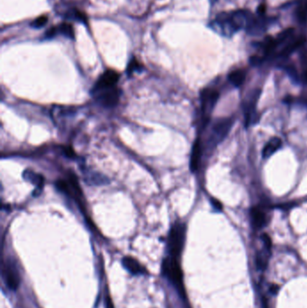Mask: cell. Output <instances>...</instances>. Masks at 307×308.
Masks as SVG:
<instances>
[{
    "instance_id": "ac0fdd59",
    "label": "cell",
    "mask_w": 307,
    "mask_h": 308,
    "mask_svg": "<svg viewBox=\"0 0 307 308\" xmlns=\"http://www.w3.org/2000/svg\"><path fill=\"white\" fill-rule=\"evenodd\" d=\"M229 81L235 86L237 88L241 87L242 84L244 83L245 78H246V71L242 69H238L235 71H231L229 74Z\"/></svg>"
},
{
    "instance_id": "9a60e30c",
    "label": "cell",
    "mask_w": 307,
    "mask_h": 308,
    "mask_svg": "<svg viewBox=\"0 0 307 308\" xmlns=\"http://www.w3.org/2000/svg\"><path fill=\"white\" fill-rule=\"evenodd\" d=\"M202 154H203V147H202L200 139H196V141L194 142L192 153H191V157H190V170H191V172H195L198 170Z\"/></svg>"
},
{
    "instance_id": "7a4b0ae2",
    "label": "cell",
    "mask_w": 307,
    "mask_h": 308,
    "mask_svg": "<svg viewBox=\"0 0 307 308\" xmlns=\"http://www.w3.org/2000/svg\"><path fill=\"white\" fill-rule=\"evenodd\" d=\"M186 240V225L181 222H177L172 225L168 236L167 247L170 256L178 259L183 250Z\"/></svg>"
},
{
    "instance_id": "d6986e66",
    "label": "cell",
    "mask_w": 307,
    "mask_h": 308,
    "mask_svg": "<svg viewBox=\"0 0 307 308\" xmlns=\"http://www.w3.org/2000/svg\"><path fill=\"white\" fill-rule=\"evenodd\" d=\"M297 19L304 23L307 21V0H300L296 10Z\"/></svg>"
},
{
    "instance_id": "ba28073f",
    "label": "cell",
    "mask_w": 307,
    "mask_h": 308,
    "mask_svg": "<svg viewBox=\"0 0 307 308\" xmlns=\"http://www.w3.org/2000/svg\"><path fill=\"white\" fill-rule=\"evenodd\" d=\"M260 96V90L256 89L252 93L248 96V98L244 104V113H245V118H246V125H253L256 123L257 117V102L259 100Z\"/></svg>"
},
{
    "instance_id": "603a6c76",
    "label": "cell",
    "mask_w": 307,
    "mask_h": 308,
    "mask_svg": "<svg viewBox=\"0 0 307 308\" xmlns=\"http://www.w3.org/2000/svg\"><path fill=\"white\" fill-rule=\"evenodd\" d=\"M211 202H212V205H213L214 208H216L217 210H222V204L220 203V201H218L217 199H215V198H212L211 199Z\"/></svg>"
},
{
    "instance_id": "7c38bea8",
    "label": "cell",
    "mask_w": 307,
    "mask_h": 308,
    "mask_svg": "<svg viewBox=\"0 0 307 308\" xmlns=\"http://www.w3.org/2000/svg\"><path fill=\"white\" fill-rule=\"evenodd\" d=\"M57 36H63L70 39H74L75 33H74L73 25L70 23H61L58 25L53 26L52 28H50L45 32L44 39L50 40Z\"/></svg>"
},
{
    "instance_id": "4fadbf2b",
    "label": "cell",
    "mask_w": 307,
    "mask_h": 308,
    "mask_svg": "<svg viewBox=\"0 0 307 308\" xmlns=\"http://www.w3.org/2000/svg\"><path fill=\"white\" fill-rule=\"evenodd\" d=\"M122 263L124 269L133 275H145L148 274L145 267L142 266L139 261L130 256H125L122 260Z\"/></svg>"
},
{
    "instance_id": "ffe728a7",
    "label": "cell",
    "mask_w": 307,
    "mask_h": 308,
    "mask_svg": "<svg viewBox=\"0 0 307 308\" xmlns=\"http://www.w3.org/2000/svg\"><path fill=\"white\" fill-rule=\"evenodd\" d=\"M66 18L68 19H73L77 20V22H86L87 18L84 16V14H81L78 10L76 9H71L65 14Z\"/></svg>"
},
{
    "instance_id": "e0dca14e",
    "label": "cell",
    "mask_w": 307,
    "mask_h": 308,
    "mask_svg": "<svg viewBox=\"0 0 307 308\" xmlns=\"http://www.w3.org/2000/svg\"><path fill=\"white\" fill-rule=\"evenodd\" d=\"M282 146V141L278 137H273L265 145L262 155L264 158H269L275 154Z\"/></svg>"
},
{
    "instance_id": "cb8c5ba5",
    "label": "cell",
    "mask_w": 307,
    "mask_h": 308,
    "mask_svg": "<svg viewBox=\"0 0 307 308\" xmlns=\"http://www.w3.org/2000/svg\"><path fill=\"white\" fill-rule=\"evenodd\" d=\"M107 308H114V305H113L112 301H111V299H110L109 296H107Z\"/></svg>"
},
{
    "instance_id": "2e32d148",
    "label": "cell",
    "mask_w": 307,
    "mask_h": 308,
    "mask_svg": "<svg viewBox=\"0 0 307 308\" xmlns=\"http://www.w3.org/2000/svg\"><path fill=\"white\" fill-rule=\"evenodd\" d=\"M23 177L25 180L29 181L30 183L36 186V190L41 192V189L43 187V182H44V178L41 175L37 174L31 170H26V171H24Z\"/></svg>"
},
{
    "instance_id": "8fae6325",
    "label": "cell",
    "mask_w": 307,
    "mask_h": 308,
    "mask_svg": "<svg viewBox=\"0 0 307 308\" xmlns=\"http://www.w3.org/2000/svg\"><path fill=\"white\" fill-rule=\"evenodd\" d=\"M3 276L6 286L11 290H17L20 285V275L17 267L11 261H6L3 267Z\"/></svg>"
},
{
    "instance_id": "5b68a950",
    "label": "cell",
    "mask_w": 307,
    "mask_h": 308,
    "mask_svg": "<svg viewBox=\"0 0 307 308\" xmlns=\"http://www.w3.org/2000/svg\"><path fill=\"white\" fill-rule=\"evenodd\" d=\"M57 189L64 193L67 196H71L75 201L77 202L78 206L83 208L84 206V198H83L82 191L77 182L76 176L70 172L67 179H59L56 181Z\"/></svg>"
},
{
    "instance_id": "52a82bcc",
    "label": "cell",
    "mask_w": 307,
    "mask_h": 308,
    "mask_svg": "<svg viewBox=\"0 0 307 308\" xmlns=\"http://www.w3.org/2000/svg\"><path fill=\"white\" fill-rule=\"evenodd\" d=\"M119 78H120V75L117 71H114V70H107L105 71L95 84L92 89L93 94L101 90L112 89L116 87Z\"/></svg>"
},
{
    "instance_id": "3957f363",
    "label": "cell",
    "mask_w": 307,
    "mask_h": 308,
    "mask_svg": "<svg viewBox=\"0 0 307 308\" xmlns=\"http://www.w3.org/2000/svg\"><path fill=\"white\" fill-rule=\"evenodd\" d=\"M162 273L167 279L171 280L176 286L179 292L184 295L183 275L181 268L178 262V259L172 256H168L163 260L161 266Z\"/></svg>"
},
{
    "instance_id": "9c48e42d",
    "label": "cell",
    "mask_w": 307,
    "mask_h": 308,
    "mask_svg": "<svg viewBox=\"0 0 307 308\" xmlns=\"http://www.w3.org/2000/svg\"><path fill=\"white\" fill-rule=\"evenodd\" d=\"M120 90L116 87H115L112 89L98 91L96 93H94V95L101 106L109 108L115 107L117 105L120 98Z\"/></svg>"
},
{
    "instance_id": "6da1fadb",
    "label": "cell",
    "mask_w": 307,
    "mask_h": 308,
    "mask_svg": "<svg viewBox=\"0 0 307 308\" xmlns=\"http://www.w3.org/2000/svg\"><path fill=\"white\" fill-rule=\"evenodd\" d=\"M253 18L251 13L243 9L221 13L213 20V28L222 36H233L240 30L247 29Z\"/></svg>"
},
{
    "instance_id": "277c9868",
    "label": "cell",
    "mask_w": 307,
    "mask_h": 308,
    "mask_svg": "<svg viewBox=\"0 0 307 308\" xmlns=\"http://www.w3.org/2000/svg\"><path fill=\"white\" fill-rule=\"evenodd\" d=\"M220 97V93L217 89L207 88L201 92V119L202 126L205 127L210 120L211 114L215 107Z\"/></svg>"
},
{
    "instance_id": "7402d4cb",
    "label": "cell",
    "mask_w": 307,
    "mask_h": 308,
    "mask_svg": "<svg viewBox=\"0 0 307 308\" xmlns=\"http://www.w3.org/2000/svg\"><path fill=\"white\" fill-rule=\"evenodd\" d=\"M48 18L47 16H40L39 18H36L35 19L31 24H30V26L32 27V28H35V29H40L41 27H43L45 24L48 23Z\"/></svg>"
},
{
    "instance_id": "44dd1931",
    "label": "cell",
    "mask_w": 307,
    "mask_h": 308,
    "mask_svg": "<svg viewBox=\"0 0 307 308\" xmlns=\"http://www.w3.org/2000/svg\"><path fill=\"white\" fill-rule=\"evenodd\" d=\"M142 68L143 67H142V64L135 58H133L131 59L128 67H127V73L130 76L134 72L142 71Z\"/></svg>"
},
{
    "instance_id": "8992f818",
    "label": "cell",
    "mask_w": 307,
    "mask_h": 308,
    "mask_svg": "<svg viewBox=\"0 0 307 308\" xmlns=\"http://www.w3.org/2000/svg\"><path fill=\"white\" fill-rule=\"evenodd\" d=\"M232 123L233 119L231 117H225L216 120L212 126L211 134L207 141V147L210 149L214 148L218 143L222 142L227 136Z\"/></svg>"
},
{
    "instance_id": "5bb4252c",
    "label": "cell",
    "mask_w": 307,
    "mask_h": 308,
    "mask_svg": "<svg viewBox=\"0 0 307 308\" xmlns=\"http://www.w3.org/2000/svg\"><path fill=\"white\" fill-rule=\"evenodd\" d=\"M251 225L256 230L263 228L267 224L266 211L260 207H255L250 210Z\"/></svg>"
},
{
    "instance_id": "30bf717a",
    "label": "cell",
    "mask_w": 307,
    "mask_h": 308,
    "mask_svg": "<svg viewBox=\"0 0 307 308\" xmlns=\"http://www.w3.org/2000/svg\"><path fill=\"white\" fill-rule=\"evenodd\" d=\"M261 240L263 243V247L256 254V265L258 270H264L268 266L269 259L271 254L272 243L271 239L266 233L262 234Z\"/></svg>"
}]
</instances>
